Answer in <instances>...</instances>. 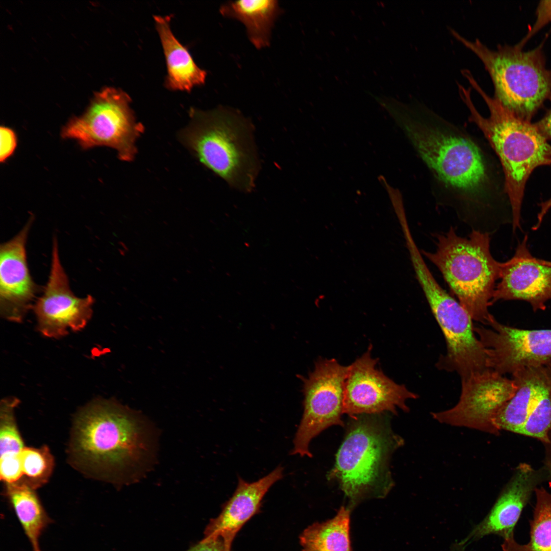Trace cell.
Instances as JSON below:
<instances>
[{
  "label": "cell",
  "instance_id": "obj_1",
  "mask_svg": "<svg viewBox=\"0 0 551 551\" xmlns=\"http://www.w3.org/2000/svg\"><path fill=\"white\" fill-rule=\"evenodd\" d=\"M441 191V203L452 208L472 230L491 234L495 184L485 152L465 131L422 105L394 102L388 108Z\"/></svg>",
  "mask_w": 551,
  "mask_h": 551
},
{
  "label": "cell",
  "instance_id": "obj_2",
  "mask_svg": "<svg viewBox=\"0 0 551 551\" xmlns=\"http://www.w3.org/2000/svg\"><path fill=\"white\" fill-rule=\"evenodd\" d=\"M70 454L79 469L111 482L127 483L147 469L154 433L138 412L114 400L97 399L78 413Z\"/></svg>",
  "mask_w": 551,
  "mask_h": 551
},
{
  "label": "cell",
  "instance_id": "obj_3",
  "mask_svg": "<svg viewBox=\"0 0 551 551\" xmlns=\"http://www.w3.org/2000/svg\"><path fill=\"white\" fill-rule=\"evenodd\" d=\"M487 106L484 117L471 97V88L458 84L459 94L470 112L469 119L481 131L497 156L505 175L504 189L512 210L513 231L520 227V212L526 182L537 167L551 165V145L534 123L516 116L497 99L489 96L470 71L462 72Z\"/></svg>",
  "mask_w": 551,
  "mask_h": 551
},
{
  "label": "cell",
  "instance_id": "obj_4",
  "mask_svg": "<svg viewBox=\"0 0 551 551\" xmlns=\"http://www.w3.org/2000/svg\"><path fill=\"white\" fill-rule=\"evenodd\" d=\"M191 121L180 133L182 142L204 165L231 188L249 193L260 163L252 121L232 108L190 110Z\"/></svg>",
  "mask_w": 551,
  "mask_h": 551
},
{
  "label": "cell",
  "instance_id": "obj_5",
  "mask_svg": "<svg viewBox=\"0 0 551 551\" xmlns=\"http://www.w3.org/2000/svg\"><path fill=\"white\" fill-rule=\"evenodd\" d=\"M377 415L352 417L328 474L348 498L350 509L366 498L384 497L393 486L390 459L404 440Z\"/></svg>",
  "mask_w": 551,
  "mask_h": 551
},
{
  "label": "cell",
  "instance_id": "obj_6",
  "mask_svg": "<svg viewBox=\"0 0 551 551\" xmlns=\"http://www.w3.org/2000/svg\"><path fill=\"white\" fill-rule=\"evenodd\" d=\"M434 237L435 249H422V255L440 271L472 319L488 324L493 317L489 307L501 266L491 254L490 234L472 230L468 236L462 237L451 227Z\"/></svg>",
  "mask_w": 551,
  "mask_h": 551
},
{
  "label": "cell",
  "instance_id": "obj_7",
  "mask_svg": "<svg viewBox=\"0 0 551 551\" xmlns=\"http://www.w3.org/2000/svg\"><path fill=\"white\" fill-rule=\"evenodd\" d=\"M449 31L481 60L491 78L493 97L516 116L531 121L551 99V70L546 67L542 45L527 52L518 44L492 49L478 38L472 41L454 29Z\"/></svg>",
  "mask_w": 551,
  "mask_h": 551
},
{
  "label": "cell",
  "instance_id": "obj_8",
  "mask_svg": "<svg viewBox=\"0 0 551 551\" xmlns=\"http://www.w3.org/2000/svg\"><path fill=\"white\" fill-rule=\"evenodd\" d=\"M124 91L106 87L95 94L85 112L62 128L64 139H74L88 149L106 146L115 149L119 159L131 161L137 152L136 141L143 126L136 121Z\"/></svg>",
  "mask_w": 551,
  "mask_h": 551
},
{
  "label": "cell",
  "instance_id": "obj_9",
  "mask_svg": "<svg viewBox=\"0 0 551 551\" xmlns=\"http://www.w3.org/2000/svg\"><path fill=\"white\" fill-rule=\"evenodd\" d=\"M349 366L335 359H319L307 377H302L304 413L293 441L291 454L311 457L312 439L333 425L343 426V398Z\"/></svg>",
  "mask_w": 551,
  "mask_h": 551
},
{
  "label": "cell",
  "instance_id": "obj_10",
  "mask_svg": "<svg viewBox=\"0 0 551 551\" xmlns=\"http://www.w3.org/2000/svg\"><path fill=\"white\" fill-rule=\"evenodd\" d=\"M517 389L514 380L488 368L461 379L459 401L453 408L433 412V418L446 424L484 432H498L494 418Z\"/></svg>",
  "mask_w": 551,
  "mask_h": 551
},
{
  "label": "cell",
  "instance_id": "obj_11",
  "mask_svg": "<svg viewBox=\"0 0 551 551\" xmlns=\"http://www.w3.org/2000/svg\"><path fill=\"white\" fill-rule=\"evenodd\" d=\"M490 328L474 326L486 350L487 367L506 375L551 362V329L508 326L493 317Z\"/></svg>",
  "mask_w": 551,
  "mask_h": 551
},
{
  "label": "cell",
  "instance_id": "obj_12",
  "mask_svg": "<svg viewBox=\"0 0 551 551\" xmlns=\"http://www.w3.org/2000/svg\"><path fill=\"white\" fill-rule=\"evenodd\" d=\"M427 300L446 344L437 368L456 371L461 379L488 369L486 350L474 332L473 319L458 300L445 290Z\"/></svg>",
  "mask_w": 551,
  "mask_h": 551
},
{
  "label": "cell",
  "instance_id": "obj_13",
  "mask_svg": "<svg viewBox=\"0 0 551 551\" xmlns=\"http://www.w3.org/2000/svg\"><path fill=\"white\" fill-rule=\"evenodd\" d=\"M93 304L91 295L80 298L72 292L54 236L48 280L43 294L32 307L38 330L45 337L56 339L67 335L69 331H81L91 318Z\"/></svg>",
  "mask_w": 551,
  "mask_h": 551
},
{
  "label": "cell",
  "instance_id": "obj_14",
  "mask_svg": "<svg viewBox=\"0 0 551 551\" xmlns=\"http://www.w3.org/2000/svg\"><path fill=\"white\" fill-rule=\"evenodd\" d=\"M371 346L349 366L346 379L343 413L351 417L361 415L396 414L408 412L407 401L418 395L398 384L377 368L378 360L371 356Z\"/></svg>",
  "mask_w": 551,
  "mask_h": 551
},
{
  "label": "cell",
  "instance_id": "obj_15",
  "mask_svg": "<svg viewBox=\"0 0 551 551\" xmlns=\"http://www.w3.org/2000/svg\"><path fill=\"white\" fill-rule=\"evenodd\" d=\"M33 220L31 217L16 235L0 245V314L14 322L23 320L41 289L27 260L26 242Z\"/></svg>",
  "mask_w": 551,
  "mask_h": 551
},
{
  "label": "cell",
  "instance_id": "obj_16",
  "mask_svg": "<svg viewBox=\"0 0 551 551\" xmlns=\"http://www.w3.org/2000/svg\"><path fill=\"white\" fill-rule=\"evenodd\" d=\"M527 242L525 236L513 256L501 262L492 305L500 300H521L536 312L544 310L551 300V262L534 257Z\"/></svg>",
  "mask_w": 551,
  "mask_h": 551
},
{
  "label": "cell",
  "instance_id": "obj_17",
  "mask_svg": "<svg viewBox=\"0 0 551 551\" xmlns=\"http://www.w3.org/2000/svg\"><path fill=\"white\" fill-rule=\"evenodd\" d=\"M283 467L279 465L257 481L247 482L238 477L232 496L222 507L219 515L211 520L205 538H218L231 551L233 541L243 525L260 510L263 497L270 488L283 477Z\"/></svg>",
  "mask_w": 551,
  "mask_h": 551
},
{
  "label": "cell",
  "instance_id": "obj_18",
  "mask_svg": "<svg viewBox=\"0 0 551 551\" xmlns=\"http://www.w3.org/2000/svg\"><path fill=\"white\" fill-rule=\"evenodd\" d=\"M534 483L535 472L531 466L519 465L489 513L463 540L467 544L492 534L504 540L514 537L515 527L535 490Z\"/></svg>",
  "mask_w": 551,
  "mask_h": 551
},
{
  "label": "cell",
  "instance_id": "obj_19",
  "mask_svg": "<svg viewBox=\"0 0 551 551\" xmlns=\"http://www.w3.org/2000/svg\"><path fill=\"white\" fill-rule=\"evenodd\" d=\"M154 18L166 62V87L189 91L194 86L204 84L207 73L197 66L188 49L172 33L170 17L155 15Z\"/></svg>",
  "mask_w": 551,
  "mask_h": 551
},
{
  "label": "cell",
  "instance_id": "obj_20",
  "mask_svg": "<svg viewBox=\"0 0 551 551\" xmlns=\"http://www.w3.org/2000/svg\"><path fill=\"white\" fill-rule=\"evenodd\" d=\"M220 12L243 23L249 40L261 49L270 44L271 30L282 10L275 0H240L224 3Z\"/></svg>",
  "mask_w": 551,
  "mask_h": 551
},
{
  "label": "cell",
  "instance_id": "obj_21",
  "mask_svg": "<svg viewBox=\"0 0 551 551\" xmlns=\"http://www.w3.org/2000/svg\"><path fill=\"white\" fill-rule=\"evenodd\" d=\"M5 494L29 539L33 551H41L39 539L53 522L35 492L22 482L6 485Z\"/></svg>",
  "mask_w": 551,
  "mask_h": 551
},
{
  "label": "cell",
  "instance_id": "obj_22",
  "mask_svg": "<svg viewBox=\"0 0 551 551\" xmlns=\"http://www.w3.org/2000/svg\"><path fill=\"white\" fill-rule=\"evenodd\" d=\"M350 510L342 506L332 519L307 528L299 536L302 551H352Z\"/></svg>",
  "mask_w": 551,
  "mask_h": 551
},
{
  "label": "cell",
  "instance_id": "obj_23",
  "mask_svg": "<svg viewBox=\"0 0 551 551\" xmlns=\"http://www.w3.org/2000/svg\"><path fill=\"white\" fill-rule=\"evenodd\" d=\"M534 491L536 503L530 521L529 542L521 544L514 537L504 539L503 551H551V492L543 487Z\"/></svg>",
  "mask_w": 551,
  "mask_h": 551
},
{
  "label": "cell",
  "instance_id": "obj_24",
  "mask_svg": "<svg viewBox=\"0 0 551 551\" xmlns=\"http://www.w3.org/2000/svg\"><path fill=\"white\" fill-rule=\"evenodd\" d=\"M19 403L14 397L1 400L0 405V461L19 460L23 441L18 432L14 410Z\"/></svg>",
  "mask_w": 551,
  "mask_h": 551
},
{
  "label": "cell",
  "instance_id": "obj_25",
  "mask_svg": "<svg viewBox=\"0 0 551 551\" xmlns=\"http://www.w3.org/2000/svg\"><path fill=\"white\" fill-rule=\"evenodd\" d=\"M22 482L34 489L46 483L54 466V458L46 446L40 448L24 447L20 455Z\"/></svg>",
  "mask_w": 551,
  "mask_h": 551
},
{
  "label": "cell",
  "instance_id": "obj_26",
  "mask_svg": "<svg viewBox=\"0 0 551 551\" xmlns=\"http://www.w3.org/2000/svg\"><path fill=\"white\" fill-rule=\"evenodd\" d=\"M536 12L535 23L527 35L517 44L521 47H523L527 42L542 28L551 22V0L541 1Z\"/></svg>",
  "mask_w": 551,
  "mask_h": 551
},
{
  "label": "cell",
  "instance_id": "obj_27",
  "mask_svg": "<svg viewBox=\"0 0 551 551\" xmlns=\"http://www.w3.org/2000/svg\"><path fill=\"white\" fill-rule=\"evenodd\" d=\"M0 161L5 162L14 152L17 146V137L14 131L9 128H0Z\"/></svg>",
  "mask_w": 551,
  "mask_h": 551
},
{
  "label": "cell",
  "instance_id": "obj_28",
  "mask_svg": "<svg viewBox=\"0 0 551 551\" xmlns=\"http://www.w3.org/2000/svg\"><path fill=\"white\" fill-rule=\"evenodd\" d=\"M187 551H228L223 542L218 538H204Z\"/></svg>",
  "mask_w": 551,
  "mask_h": 551
},
{
  "label": "cell",
  "instance_id": "obj_29",
  "mask_svg": "<svg viewBox=\"0 0 551 551\" xmlns=\"http://www.w3.org/2000/svg\"><path fill=\"white\" fill-rule=\"evenodd\" d=\"M551 100V99H550ZM540 134L546 139H551V109L539 121L534 123Z\"/></svg>",
  "mask_w": 551,
  "mask_h": 551
},
{
  "label": "cell",
  "instance_id": "obj_30",
  "mask_svg": "<svg viewBox=\"0 0 551 551\" xmlns=\"http://www.w3.org/2000/svg\"><path fill=\"white\" fill-rule=\"evenodd\" d=\"M540 210L537 216V222L533 229H538L541 224L542 220L548 210L551 208V197L540 204Z\"/></svg>",
  "mask_w": 551,
  "mask_h": 551
},
{
  "label": "cell",
  "instance_id": "obj_31",
  "mask_svg": "<svg viewBox=\"0 0 551 551\" xmlns=\"http://www.w3.org/2000/svg\"><path fill=\"white\" fill-rule=\"evenodd\" d=\"M450 551H464V550L460 548H455L452 549Z\"/></svg>",
  "mask_w": 551,
  "mask_h": 551
}]
</instances>
